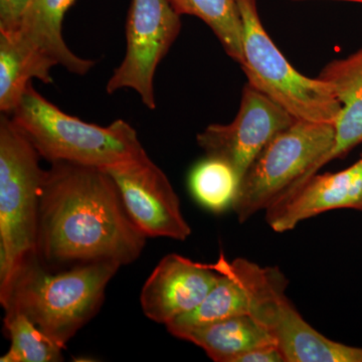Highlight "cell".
<instances>
[{
    "mask_svg": "<svg viewBox=\"0 0 362 362\" xmlns=\"http://www.w3.org/2000/svg\"><path fill=\"white\" fill-rule=\"evenodd\" d=\"M243 21L242 66L250 84L298 121L333 124L342 109L334 89L306 77L274 44L259 18L257 0H237Z\"/></svg>",
    "mask_w": 362,
    "mask_h": 362,
    "instance_id": "cell-6",
    "label": "cell"
},
{
    "mask_svg": "<svg viewBox=\"0 0 362 362\" xmlns=\"http://www.w3.org/2000/svg\"><path fill=\"white\" fill-rule=\"evenodd\" d=\"M4 328L11 339L8 351L1 362H59L64 361L63 347L45 335L21 312L6 310Z\"/></svg>",
    "mask_w": 362,
    "mask_h": 362,
    "instance_id": "cell-19",
    "label": "cell"
},
{
    "mask_svg": "<svg viewBox=\"0 0 362 362\" xmlns=\"http://www.w3.org/2000/svg\"><path fill=\"white\" fill-rule=\"evenodd\" d=\"M343 1L358 2V4H362V0H343Z\"/></svg>",
    "mask_w": 362,
    "mask_h": 362,
    "instance_id": "cell-23",
    "label": "cell"
},
{
    "mask_svg": "<svg viewBox=\"0 0 362 362\" xmlns=\"http://www.w3.org/2000/svg\"><path fill=\"white\" fill-rule=\"evenodd\" d=\"M39 152L7 114L0 117V290L37 255L45 173Z\"/></svg>",
    "mask_w": 362,
    "mask_h": 362,
    "instance_id": "cell-4",
    "label": "cell"
},
{
    "mask_svg": "<svg viewBox=\"0 0 362 362\" xmlns=\"http://www.w3.org/2000/svg\"><path fill=\"white\" fill-rule=\"evenodd\" d=\"M180 16H195L220 40L228 56L242 65L243 21L237 0H168Z\"/></svg>",
    "mask_w": 362,
    "mask_h": 362,
    "instance_id": "cell-17",
    "label": "cell"
},
{
    "mask_svg": "<svg viewBox=\"0 0 362 362\" xmlns=\"http://www.w3.org/2000/svg\"><path fill=\"white\" fill-rule=\"evenodd\" d=\"M13 120L42 158L108 170L147 158L137 132L116 120L106 127L69 115L28 86Z\"/></svg>",
    "mask_w": 362,
    "mask_h": 362,
    "instance_id": "cell-3",
    "label": "cell"
},
{
    "mask_svg": "<svg viewBox=\"0 0 362 362\" xmlns=\"http://www.w3.org/2000/svg\"><path fill=\"white\" fill-rule=\"evenodd\" d=\"M220 277L214 264L194 262L177 254L163 257L147 278L140 294L144 315L168 324L202 303Z\"/></svg>",
    "mask_w": 362,
    "mask_h": 362,
    "instance_id": "cell-11",
    "label": "cell"
},
{
    "mask_svg": "<svg viewBox=\"0 0 362 362\" xmlns=\"http://www.w3.org/2000/svg\"><path fill=\"white\" fill-rule=\"evenodd\" d=\"M220 277L202 303L194 311L178 317L168 325L195 326L223 320L230 317L250 315V298L239 278L230 270L228 261L221 252L214 264Z\"/></svg>",
    "mask_w": 362,
    "mask_h": 362,
    "instance_id": "cell-16",
    "label": "cell"
},
{
    "mask_svg": "<svg viewBox=\"0 0 362 362\" xmlns=\"http://www.w3.org/2000/svg\"><path fill=\"white\" fill-rule=\"evenodd\" d=\"M361 163H362V158L361 159Z\"/></svg>",
    "mask_w": 362,
    "mask_h": 362,
    "instance_id": "cell-24",
    "label": "cell"
},
{
    "mask_svg": "<svg viewBox=\"0 0 362 362\" xmlns=\"http://www.w3.org/2000/svg\"><path fill=\"white\" fill-rule=\"evenodd\" d=\"M180 14L168 0H132L126 20V52L107 83V92L134 90L150 110L156 108L154 77L181 30Z\"/></svg>",
    "mask_w": 362,
    "mask_h": 362,
    "instance_id": "cell-8",
    "label": "cell"
},
{
    "mask_svg": "<svg viewBox=\"0 0 362 362\" xmlns=\"http://www.w3.org/2000/svg\"><path fill=\"white\" fill-rule=\"evenodd\" d=\"M362 211V163L335 173L315 175L295 192L266 209V221L276 233H285L334 209Z\"/></svg>",
    "mask_w": 362,
    "mask_h": 362,
    "instance_id": "cell-12",
    "label": "cell"
},
{
    "mask_svg": "<svg viewBox=\"0 0 362 362\" xmlns=\"http://www.w3.org/2000/svg\"><path fill=\"white\" fill-rule=\"evenodd\" d=\"M57 64L37 51L18 33L0 32V110L11 114L33 78L52 84Z\"/></svg>",
    "mask_w": 362,
    "mask_h": 362,
    "instance_id": "cell-15",
    "label": "cell"
},
{
    "mask_svg": "<svg viewBox=\"0 0 362 362\" xmlns=\"http://www.w3.org/2000/svg\"><path fill=\"white\" fill-rule=\"evenodd\" d=\"M32 1L33 0H0V32H18Z\"/></svg>",
    "mask_w": 362,
    "mask_h": 362,
    "instance_id": "cell-21",
    "label": "cell"
},
{
    "mask_svg": "<svg viewBox=\"0 0 362 362\" xmlns=\"http://www.w3.org/2000/svg\"><path fill=\"white\" fill-rule=\"evenodd\" d=\"M166 328L173 337L201 347L216 362H235L249 350L276 344L268 331L249 314L202 325H168Z\"/></svg>",
    "mask_w": 362,
    "mask_h": 362,
    "instance_id": "cell-13",
    "label": "cell"
},
{
    "mask_svg": "<svg viewBox=\"0 0 362 362\" xmlns=\"http://www.w3.org/2000/svg\"><path fill=\"white\" fill-rule=\"evenodd\" d=\"M120 267L113 261H97L51 273L37 255L26 259L0 290V304L4 311L25 314L65 349L100 310L107 286Z\"/></svg>",
    "mask_w": 362,
    "mask_h": 362,
    "instance_id": "cell-2",
    "label": "cell"
},
{
    "mask_svg": "<svg viewBox=\"0 0 362 362\" xmlns=\"http://www.w3.org/2000/svg\"><path fill=\"white\" fill-rule=\"evenodd\" d=\"M317 78L332 86L338 99L350 94L362 96V47L347 58L331 62Z\"/></svg>",
    "mask_w": 362,
    "mask_h": 362,
    "instance_id": "cell-20",
    "label": "cell"
},
{
    "mask_svg": "<svg viewBox=\"0 0 362 362\" xmlns=\"http://www.w3.org/2000/svg\"><path fill=\"white\" fill-rule=\"evenodd\" d=\"M295 121L285 109L247 84L233 121L207 126L197 141L206 156L230 164L242 181L262 150Z\"/></svg>",
    "mask_w": 362,
    "mask_h": 362,
    "instance_id": "cell-9",
    "label": "cell"
},
{
    "mask_svg": "<svg viewBox=\"0 0 362 362\" xmlns=\"http://www.w3.org/2000/svg\"><path fill=\"white\" fill-rule=\"evenodd\" d=\"M235 362H285L277 345L257 347L240 354Z\"/></svg>",
    "mask_w": 362,
    "mask_h": 362,
    "instance_id": "cell-22",
    "label": "cell"
},
{
    "mask_svg": "<svg viewBox=\"0 0 362 362\" xmlns=\"http://www.w3.org/2000/svg\"><path fill=\"white\" fill-rule=\"evenodd\" d=\"M147 239L107 171L69 162H54L47 169L37 235L42 263L129 265L141 256Z\"/></svg>",
    "mask_w": 362,
    "mask_h": 362,
    "instance_id": "cell-1",
    "label": "cell"
},
{
    "mask_svg": "<svg viewBox=\"0 0 362 362\" xmlns=\"http://www.w3.org/2000/svg\"><path fill=\"white\" fill-rule=\"evenodd\" d=\"M76 0H33L18 33L33 47L74 75L85 76L95 62L74 54L63 37L65 14Z\"/></svg>",
    "mask_w": 362,
    "mask_h": 362,
    "instance_id": "cell-14",
    "label": "cell"
},
{
    "mask_svg": "<svg viewBox=\"0 0 362 362\" xmlns=\"http://www.w3.org/2000/svg\"><path fill=\"white\" fill-rule=\"evenodd\" d=\"M126 209L147 238L185 240L192 228L183 216L180 197L168 175L151 160L108 169Z\"/></svg>",
    "mask_w": 362,
    "mask_h": 362,
    "instance_id": "cell-10",
    "label": "cell"
},
{
    "mask_svg": "<svg viewBox=\"0 0 362 362\" xmlns=\"http://www.w3.org/2000/svg\"><path fill=\"white\" fill-rule=\"evenodd\" d=\"M228 265L249 295L250 315L273 337L285 362H362V347L331 340L305 320L286 295L280 269L242 258Z\"/></svg>",
    "mask_w": 362,
    "mask_h": 362,
    "instance_id": "cell-7",
    "label": "cell"
},
{
    "mask_svg": "<svg viewBox=\"0 0 362 362\" xmlns=\"http://www.w3.org/2000/svg\"><path fill=\"white\" fill-rule=\"evenodd\" d=\"M333 124L295 121L262 150L240 181L232 209L240 223L295 192L328 162Z\"/></svg>",
    "mask_w": 362,
    "mask_h": 362,
    "instance_id": "cell-5",
    "label": "cell"
},
{
    "mask_svg": "<svg viewBox=\"0 0 362 362\" xmlns=\"http://www.w3.org/2000/svg\"><path fill=\"white\" fill-rule=\"evenodd\" d=\"M188 181L195 201L216 214L233 207L240 185V175L230 164L211 156L194 166Z\"/></svg>",
    "mask_w": 362,
    "mask_h": 362,
    "instance_id": "cell-18",
    "label": "cell"
}]
</instances>
